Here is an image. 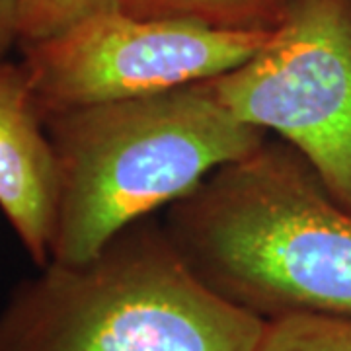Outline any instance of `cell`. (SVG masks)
Segmentation results:
<instances>
[{
	"label": "cell",
	"mask_w": 351,
	"mask_h": 351,
	"mask_svg": "<svg viewBox=\"0 0 351 351\" xmlns=\"http://www.w3.org/2000/svg\"><path fill=\"white\" fill-rule=\"evenodd\" d=\"M289 4L291 0H145L143 18H189L225 29L274 32Z\"/></svg>",
	"instance_id": "obj_7"
},
{
	"label": "cell",
	"mask_w": 351,
	"mask_h": 351,
	"mask_svg": "<svg viewBox=\"0 0 351 351\" xmlns=\"http://www.w3.org/2000/svg\"><path fill=\"white\" fill-rule=\"evenodd\" d=\"M20 10L22 0H0V63L20 43Z\"/></svg>",
	"instance_id": "obj_10"
},
{
	"label": "cell",
	"mask_w": 351,
	"mask_h": 351,
	"mask_svg": "<svg viewBox=\"0 0 351 351\" xmlns=\"http://www.w3.org/2000/svg\"><path fill=\"white\" fill-rule=\"evenodd\" d=\"M258 351H351V316L293 314L269 320Z\"/></svg>",
	"instance_id": "obj_8"
},
{
	"label": "cell",
	"mask_w": 351,
	"mask_h": 351,
	"mask_svg": "<svg viewBox=\"0 0 351 351\" xmlns=\"http://www.w3.org/2000/svg\"><path fill=\"white\" fill-rule=\"evenodd\" d=\"M269 34L104 10L20 51L39 106L49 113L211 80L252 59Z\"/></svg>",
	"instance_id": "obj_5"
},
{
	"label": "cell",
	"mask_w": 351,
	"mask_h": 351,
	"mask_svg": "<svg viewBox=\"0 0 351 351\" xmlns=\"http://www.w3.org/2000/svg\"><path fill=\"white\" fill-rule=\"evenodd\" d=\"M162 226L207 287L263 322L351 316V211L281 138L217 168Z\"/></svg>",
	"instance_id": "obj_1"
},
{
	"label": "cell",
	"mask_w": 351,
	"mask_h": 351,
	"mask_svg": "<svg viewBox=\"0 0 351 351\" xmlns=\"http://www.w3.org/2000/svg\"><path fill=\"white\" fill-rule=\"evenodd\" d=\"M145 0H22L20 45L51 38L90 14L123 10L143 18Z\"/></svg>",
	"instance_id": "obj_9"
},
{
	"label": "cell",
	"mask_w": 351,
	"mask_h": 351,
	"mask_svg": "<svg viewBox=\"0 0 351 351\" xmlns=\"http://www.w3.org/2000/svg\"><path fill=\"white\" fill-rule=\"evenodd\" d=\"M57 168L25 66L0 63V211L38 267L51 260Z\"/></svg>",
	"instance_id": "obj_6"
},
{
	"label": "cell",
	"mask_w": 351,
	"mask_h": 351,
	"mask_svg": "<svg viewBox=\"0 0 351 351\" xmlns=\"http://www.w3.org/2000/svg\"><path fill=\"white\" fill-rule=\"evenodd\" d=\"M205 84L240 121L301 152L351 211V0H291L262 49Z\"/></svg>",
	"instance_id": "obj_4"
},
{
	"label": "cell",
	"mask_w": 351,
	"mask_h": 351,
	"mask_svg": "<svg viewBox=\"0 0 351 351\" xmlns=\"http://www.w3.org/2000/svg\"><path fill=\"white\" fill-rule=\"evenodd\" d=\"M0 308V351H258L262 318L217 295L149 217L84 263L49 262Z\"/></svg>",
	"instance_id": "obj_3"
},
{
	"label": "cell",
	"mask_w": 351,
	"mask_h": 351,
	"mask_svg": "<svg viewBox=\"0 0 351 351\" xmlns=\"http://www.w3.org/2000/svg\"><path fill=\"white\" fill-rule=\"evenodd\" d=\"M57 205L49 262L84 263L127 226L188 195L269 137L205 82L45 113Z\"/></svg>",
	"instance_id": "obj_2"
}]
</instances>
